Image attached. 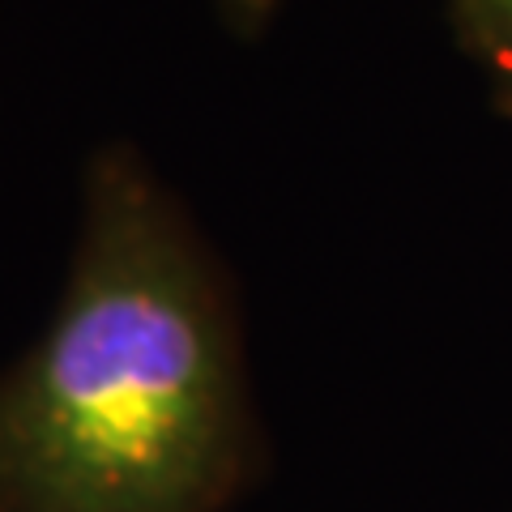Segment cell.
I'll return each instance as SVG.
<instances>
[{
  "label": "cell",
  "instance_id": "1",
  "mask_svg": "<svg viewBox=\"0 0 512 512\" xmlns=\"http://www.w3.org/2000/svg\"><path fill=\"white\" fill-rule=\"evenodd\" d=\"M239 448L227 282L150 167L107 146L52 325L0 380V512H214Z\"/></svg>",
  "mask_w": 512,
  "mask_h": 512
},
{
  "label": "cell",
  "instance_id": "2",
  "mask_svg": "<svg viewBox=\"0 0 512 512\" xmlns=\"http://www.w3.org/2000/svg\"><path fill=\"white\" fill-rule=\"evenodd\" d=\"M461 47L487 73L495 103L512 111V0H448Z\"/></svg>",
  "mask_w": 512,
  "mask_h": 512
},
{
  "label": "cell",
  "instance_id": "3",
  "mask_svg": "<svg viewBox=\"0 0 512 512\" xmlns=\"http://www.w3.org/2000/svg\"><path fill=\"white\" fill-rule=\"evenodd\" d=\"M278 5L282 0H218L222 18H227V26L235 35H261Z\"/></svg>",
  "mask_w": 512,
  "mask_h": 512
}]
</instances>
